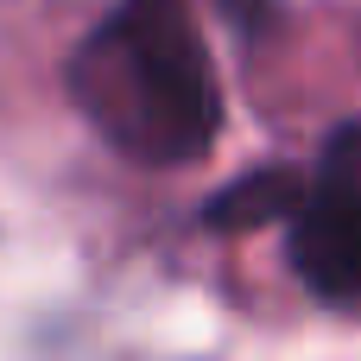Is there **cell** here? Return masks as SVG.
<instances>
[{"instance_id": "obj_2", "label": "cell", "mask_w": 361, "mask_h": 361, "mask_svg": "<svg viewBox=\"0 0 361 361\" xmlns=\"http://www.w3.org/2000/svg\"><path fill=\"white\" fill-rule=\"evenodd\" d=\"M286 260L324 305H361V133L343 127L286 222Z\"/></svg>"}, {"instance_id": "obj_4", "label": "cell", "mask_w": 361, "mask_h": 361, "mask_svg": "<svg viewBox=\"0 0 361 361\" xmlns=\"http://www.w3.org/2000/svg\"><path fill=\"white\" fill-rule=\"evenodd\" d=\"M222 13H228L241 32H267V25L279 19V6H273V0H222Z\"/></svg>"}, {"instance_id": "obj_3", "label": "cell", "mask_w": 361, "mask_h": 361, "mask_svg": "<svg viewBox=\"0 0 361 361\" xmlns=\"http://www.w3.org/2000/svg\"><path fill=\"white\" fill-rule=\"evenodd\" d=\"M305 178L298 165H254L241 178H228L222 190L203 197L197 222L209 235H247V228H273V222H292L298 197H305Z\"/></svg>"}, {"instance_id": "obj_1", "label": "cell", "mask_w": 361, "mask_h": 361, "mask_svg": "<svg viewBox=\"0 0 361 361\" xmlns=\"http://www.w3.org/2000/svg\"><path fill=\"white\" fill-rule=\"evenodd\" d=\"M76 114L146 171H184L222 140V82L190 0H114L70 51Z\"/></svg>"}]
</instances>
